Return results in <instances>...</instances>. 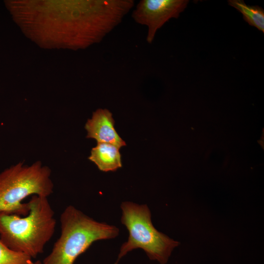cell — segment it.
Wrapping results in <instances>:
<instances>
[{
  "mask_svg": "<svg viewBox=\"0 0 264 264\" xmlns=\"http://www.w3.org/2000/svg\"><path fill=\"white\" fill-rule=\"evenodd\" d=\"M25 217L0 213V240L14 251L35 258L54 235L56 221L47 198L34 195Z\"/></svg>",
  "mask_w": 264,
  "mask_h": 264,
  "instance_id": "6da1fadb",
  "label": "cell"
},
{
  "mask_svg": "<svg viewBox=\"0 0 264 264\" xmlns=\"http://www.w3.org/2000/svg\"><path fill=\"white\" fill-rule=\"evenodd\" d=\"M61 234L42 264H73L76 259L95 242L114 239L119 229L98 222L69 205L62 213Z\"/></svg>",
  "mask_w": 264,
  "mask_h": 264,
  "instance_id": "7a4b0ae2",
  "label": "cell"
},
{
  "mask_svg": "<svg viewBox=\"0 0 264 264\" xmlns=\"http://www.w3.org/2000/svg\"><path fill=\"white\" fill-rule=\"evenodd\" d=\"M51 170L40 161L31 165L20 162L0 173V213L26 216L28 203L22 201L30 195L48 197L53 192Z\"/></svg>",
  "mask_w": 264,
  "mask_h": 264,
  "instance_id": "3957f363",
  "label": "cell"
},
{
  "mask_svg": "<svg viewBox=\"0 0 264 264\" xmlns=\"http://www.w3.org/2000/svg\"><path fill=\"white\" fill-rule=\"evenodd\" d=\"M121 223L129 232L128 241L121 245L116 263L128 252L140 248L151 260L166 264L173 249L179 242L158 231L153 225L151 213L146 204L130 202L121 204Z\"/></svg>",
  "mask_w": 264,
  "mask_h": 264,
  "instance_id": "277c9868",
  "label": "cell"
},
{
  "mask_svg": "<svg viewBox=\"0 0 264 264\" xmlns=\"http://www.w3.org/2000/svg\"><path fill=\"white\" fill-rule=\"evenodd\" d=\"M187 0H141L132 11V17L148 28L146 41L153 42L158 29L172 18H178L189 2Z\"/></svg>",
  "mask_w": 264,
  "mask_h": 264,
  "instance_id": "5b68a950",
  "label": "cell"
},
{
  "mask_svg": "<svg viewBox=\"0 0 264 264\" xmlns=\"http://www.w3.org/2000/svg\"><path fill=\"white\" fill-rule=\"evenodd\" d=\"M114 124L112 113L106 109H99L85 125L87 137L93 138L97 143H109L120 148L126 146L125 142L115 130Z\"/></svg>",
  "mask_w": 264,
  "mask_h": 264,
  "instance_id": "8992f818",
  "label": "cell"
},
{
  "mask_svg": "<svg viewBox=\"0 0 264 264\" xmlns=\"http://www.w3.org/2000/svg\"><path fill=\"white\" fill-rule=\"evenodd\" d=\"M120 148L109 143H97L88 159L103 172L115 171L122 167Z\"/></svg>",
  "mask_w": 264,
  "mask_h": 264,
  "instance_id": "52a82bcc",
  "label": "cell"
},
{
  "mask_svg": "<svg viewBox=\"0 0 264 264\" xmlns=\"http://www.w3.org/2000/svg\"><path fill=\"white\" fill-rule=\"evenodd\" d=\"M228 2L242 14L243 19L250 25L264 33V10L262 7L248 5L242 0H229Z\"/></svg>",
  "mask_w": 264,
  "mask_h": 264,
  "instance_id": "ba28073f",
  "label": "cell"
},
{
  "mask_svg": "<svg viewBox=\"0 0 264 264\" xmlns=\"http://www.w3.org/2000/svg\"><path fill=\"white\" fill-rule=\"evenodd\" d=\"M32 258L12 250L0 240V264H32Z\"/></svg>",
  "mask_w": 264,
  "mask_h": 264,
  "instance_id": "9c48e42d",
  "label": "cell"
},
{
  "mask_svg": "<svg viewBox=\"0 0 264 264\" xmlns=\"http://www.w3.org/2000/svg\"><path fill=\"white\" fill-rule=\"evenodd\" d=\"M32 264H42V263L40 261L38 260L35 262H33Z\"/></svg>",
  "mask_w": 264,
  "mask_h": 264,
  "instance_id": "30bf717a",
  "label": "cell"
},
{
  "mask_svg": "<svg viewBox=\"0 0 264 264\" xmlns=\"http://www.w3.org/2000/svg\"><path fill=\"white\" fill-rule=\"evenodd\" d=\"M114 264H117V263H114Z\"/></svg>",
  "mask_w": 264,
  "mask_h": 264,
  "instance_id": "8fae6325",
  "label": "cell"
}]
</instances>
